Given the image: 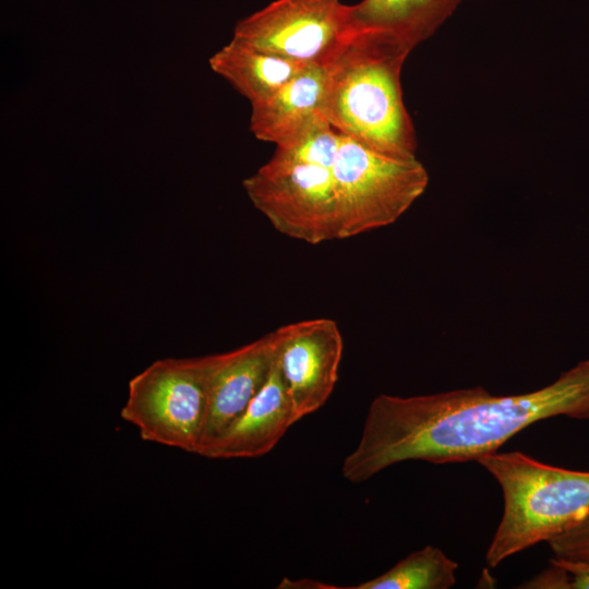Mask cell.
Here are the masks:
<instances>
[{
  "mask_svg": "<svg viewBox=\"0 0 589 589\" xmlns=\"http://www.w3.org/2000/svg\"><path fill=\"white\" fill-rule=\"evenodd\" d=\"M560 416L589 420V359L525 394L492 395L481 386L410 397L380 394L341 472L360 483L407 460L477 461L534 422Z\"/></svg>",
  "mask_w": 589,
  "mask_h": 589,
  "instance_id": "6da1fadb",
  "label": "cell"
},
{
  "mask_svg": "<svg viewBox=\"0 0 589 589\" xmlns=\"http://www.w3.org/2000/svg\"><path fill=\"white\" fill-rule=\"evenodd\" d=\"M411 49L382 33L352 31L326 64L321 113L339 134L396 158H417L400 74Z\"/></svg>",
  "mask_w": 589,
  "mask_h": 589,
  "instance_id": "7a4b0ae2",
  "label": "cell"
},
{
  "mask_svg": "<svg viewBox=\"0 0 589 589\" xmlns=\"http://www.w3.org/2000/svg\"><path fill=\"white\" fill-rule=\"evenodd\" d=\"M477 462L503 494L502 518L485 554L489 567L589 516V471L548 465L521 452H495Z\"/></svg>",
  "mask_w": 589,
  "mask_h": 589,
  "instance_id": "3957f363",
  "label": "cell"
},
{
  "mask_svg": "<svg viewBox=\"0 0 589 589\" xmlns=\"http://www.w3.org/2000/svg\"><path fill=\"white\" fill-rule=\"evenodd\" d=\"M332 175L338 239L395 223L429 183L428 171L417 158L392 157L339 133Z\"/></svg>",
  "mask_w": 589,
  "mask_h": 589,
  "instance_id": "277c9868",
  "label": "cell"
},
{
  "mask_svg": "<svg viewBox=\"0 0 589 589\" xmlns=\"http://www.w3.org/2000/svg\"><path fill=\"white\" fill-rule=\"evenodd\" d=\"M206 411L201 357L165 358L130 380L120 416L144 441L197 454Z\"/></svg>",
  "mask_w": 589,
  "mask_h": 589,
  "instance_id": "5b68a950",
  "label": "cell"
},
{
  "mask_svg": "<svg viewBox=\"0 0 589 589\" xmlns=\"http://www.w3.org/2000/svg\"><path fill=\"white\" fill-rule=\"evenodd\" d=\"M242 185L253 206L280 233L310 244L338 239L332 166L301 160L276 147Z\"/></svg>",
  "mask_w": 589,
  "mask_h": 589,
  "instance_id": "8992f818",
  "label": "cell"
},
{
  "mask_svg": "<svg viewBox=\"0 0 589 589\" xmlns=\"http://www.w3.org/2000/svg\"><path fill=\"white\" fill-rule=\"evenodd\" d=\"M352 35L340 0H275L240 20L232 37L303 64H328Z\"/></svg>",
  "mask_w": 589,
  "mask_h": 589,
  "instance_id": "52a82bcc",
  "label": "cell"
},
{
  "mask_svg": "<svg viewBox=\"0 0 589 589\" xmlns=\"http://www.w3.org/2000/svg\"><path fill=\"white\" fill-rule=\"evenodd\" d=\"M277 330V361L299 421L330 397L338 381L342 336L329 318L291 323Z\"/></svg>",
  "mask_w": 589,
  "mask_h": 589,
  "instance_id": "ba28073f",
  "label": "cell"
},
{
  "mask_svg": "<svg viewBox=\"0 0 589 589\" xmlns=\"http://www.w3.org/2000/svg\"><path fill=\"white\" fill-rule=\"evenodd\" d=\"M278 342L275 329L235 350L201 357L207 411L197 455L204 456L265 385L277 359Z\"/></svg>",
  "mask_w": 589,
  "mask_h": 589,
  "instance_id": "9c48e42d",
  "label": "cell"
},
{
  "mask_svg": "<svg viewBox=\"0 0 589 589\" xmlns=\"http://www.w3.org/2000/svg\"><path fill=\"white\" fill-rule=\"evenodd\" d=\"M298 421L278 361L241 416L208 447L204 457L255 458L268 454Z\"/></svg>",
  "mask_w": 589,
  "mask_h": 589,
  "instance_id": "30bf717a",
  "label": "cell"
},
{
  "mask_svg": "<svg viewBox=\"0 0 589 589\" xmlns=\"http://www.w3.org/2000/svg\"><path fill=\"white\" fill-rule=\"evenodd\" d=\"M327 70L309 64L267 99L251 106L250 131L261 141L287 146L320 117Z\"/></svg>",
  "mask_w": 589,
  "mask_h": 589,
  "instance_id": "8fae6325",
  "label": "cell"
},
{
  "mask_svg": "<svg viewBox=\"0 0 589 589\" xmlns=\"http://www.w3.org/2000/svg\"><path fill=\"white\" fill-rule=\"evenodd\" d=\"M462 0H361L349 5L352 31L386 34L413 49L429 39Z\"/></svg>",
  "mask_w": 589,
  "mask_h": 589,
  "instance_id": "7c38bea8",
  "label": "cell"
},
{
  "mask_svg": "<svg viewBox=\"0 0 589 589\" xmlns=\"http://www.w3.org/2000/svg\"><path fill=\"white\" fill-rule=\"evenodd\" d=\"M208 63L251 106L274 95L309 65L260 50L233 37L209 58Z\"/></svg>",
  "mask_w": 589,
  "mask_h": 589,
  "instance_id": "4fadbf2b",
  "label": "cell"
},
{
  "mask_svg": "<svg viewBox=\"0 0 589 589\" xmlns=\"http://www.w3.org/2000/svg\"><path fill=\"white\" fill-rule=\"evenodd\" d=\"M458 563L441 549L426 545L410 553L375 578L347 589H448L457 581Z\"/></svg>",
  "mask_w": 589,
  "mask_h": 589,
  "instance_id": "5bb4252c",
  "label": "cell"
},
{
  "mask_svg": "<svg viewBox=\"0 0 589 589\" xmlns=\"http://www.w3.org/2000/svg\"><path fill=\"white\" fill-rule=\"evenodd\" d=\"M524 589H589V569L576 563L549 560V566L522 582Z\"/></svg>",
  "mask_w": 589,
  "mask_h": 589,
  "instance_id": "9a60e30c",
  "label": "cell"
},
{
  "mask_svg": "<svg viewBox=\"0 0 589 589\" xmlns=\"http://www.w3.org/2000/svg\"><path fill=\"white\" fill-rule=\"evenodd\" d=\"M548 544L554 557L589 569V516L550 539Z\"/></svg>",
  "mask_w": 589,
  "mask_h": 589,
  "instance_id": "2e32d148",
  "label": "cell"
}]
</instances>
